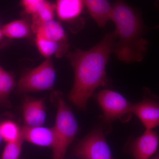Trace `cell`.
I'll list each match as a JSON object with an SVG mask.
<instances>
[{
	"instance_id": "cell-23",
	"label": "cell",
	"mask_w": 159,
	"mask_h": 159,
	"mask_svg": "<svg viewBox=\"0 0 159 159\" xmlns=\"http://www.w3.org/2000/svg\"><path fill=\"white\" fill-rule=\"evenodd\" d=\"M3 140L2 137V134H1V132H0V144L2 142V140Z\"/></svg>"
},
{
	"instance_id": "cell-5",
	"label": "cell",
	"mask_w": 159,
	"mask_h": 159,
	"mask_svg": "<svg viewBox=\"0 0 159 159\" xmlns=\"http://www.w3.org/2000/svg\"><path fill=\"white\" fill-rule=\"evenodd\" d=\"M72 154L80 159H114L104 134L100 129L91 132L78 142Z\"/></svg>"
},
{
	"instance_id": "cell-17",
	"label": "cell",
	"mask_w": 159,
	"mask_h": 159,
	"mask_svg": "<svg viewBox=\"0 0 159 159\" xmlns=\"http://www.w3.org/2000/svg\"><path fill=\"white\" fill-rule=\"evenodd\" d=\"M15 86L13 75L0 66V104L8 103V97Z\"/></svg>"
},
{
	"instance_id": "cell-3",
	"label": "cell",
	"mask_w": 159,
	"mask_h": 159,
	"mask_svg": "<svg viewBox=\"0 0 159 159\" xmlns=\"http://www.w3.org/2000/svg\"><path fill=\"white\" fill-rule=\"evenodd\" d=\"M57 112L53 127L56 142L52 150L53 159H64L66 151L78 132V123L73 111L60 95H56Z\"/></svg>"
},
{
	"instance_id": "cell-6",
	"label": "cell",
	"mask_w": 159,
	"mask_h": 159,
	"mask_svg": "<svg viewBox=\"0 0 159 159\" xmlns=\"http://www.w3.org/2000/svg\"><path fill=\"white\" fill-rule=\"evenodd\" d=\"M97 99L103 113V119L107 123L117 119L123 120L132 113L133 104L116 92L102 90L97 94Z\"/></svg>"
},
{
	"instance_id": "cell-14",
	"label": "cell",
	"mask_w": 159,
	"mask_h": 159,
	"mask_svg": "<svg viewBox=\"0 0 159 159\" xmlns=\"http://www.w3.org/2000/svg\"><path fill=\"white\" fill-rule=\"evenodd\" d=\"M35 34L52 41L67 44L66 35L63 28L58 22L53 20L45 23Z\"/></svg>"
},
{
	"instance_id": "cell-9",
	"label": "cell",
	"mask_w": 159,
	"mask_h": 159,
	"mask_svg": "<svg viewBox=\"0 0 159 159\" xmlns=\"http://www.w3.org/2000/svg\"><path fill=\"white\" fill-rule=\"evenodd\" d=\"M20 134L24 141L34 145L50 147L52 149L55 145L56 136L53 127L25 125L21 127Z\"/></svg>"
},
{
	"instance_id": "cell-10",
	"label": "cell",
	"mask_w": 159,
	"mask_h": 159,
	"mask_svg": "<svg viewBox=\"0 0 159 159\" xmlns=\"http://www.w3.org/2000/svg\"><path fill=\"white\" fill-rule=\"evenodd\" d=\"M45 105L43 99L26 97L23 104V117L25 125L42 126L45 121Z\"/></svg>"
},
{
	"instance_id": "cell-19",
	"label": "cell",
	"mask_w": 159,
	"mask_h": 159,
	"mask_svg": "<svg viewBox=\"0 0 159 159\" xmlns=\"http://www.w3.org/2000/svg\"><path fill=\"white\" fill-rule=\"evenodd\" d=\"M24 140L21 135L13 142H7L0 159H19Z\"/></svg>"
},
{
	"instance_id": "cell-22",
	"label": "cell",
	"mask_w": 159,
	"mask_h": 159,
	"mask_svg": "<svg viewBox=\"0 0 159 159\" xmlns=\"http://www.w3.org/2000/svg\"><path fill=\"white\" fill-rule=\"evenodd\" d=\"M3 35L2 32V28H1V27H0V40L2 39Z\"/></svg>"
},
{
	"instance_id": "cell-8",
	"label": "cell",
	"mask_w": 159,
	"mask_h": 159,
	"mask_svg": "<svg viewBox=\"0 0 159 159\" xmlns=\"http://www.w3.org/2000/svg\"><path fill=\"white\" fill-rule=\"evenodd\" d=\"M157 134L152 129H145L133 142L131 153L135 159H150L156 152L159 145Z\"/></svg>"
},
{
	"instance_id": "cell-12",
	"label": "cell",
	"mask_w": 159,
	"mask_h": 159,
	"mask_svg": "<svg viewBox=\"0 0 159 159\" xmlns=\"http://www.w3.org/2000/svg\"><path fill=\"white\" fill-rule=\"evenodd\" d=\"M55 6L57 17L66 22L77 19L85 6L83 0H57Z\"/></svg>"
},
{
	"instance_id": "cell-1",
	"label": "cell",
	"mask_w": 159,
	"mask_h": 159,
	"mask_svg": "<svg viewBox=\"0 0 159 159\" xmlns=\"http://www.w3.org/2000/svg\"><path fill=\"white\" fill-rule=\"evenodd\" d=\"M115 40L114 32H109L92 48L77 50L68 54L74 73V83L68 99L77 108L85 109L94 91L106 84V68Z\"/></svg>"
},
{
	"instance_id": "cell-13",
	"label": "cell",
	"mask_w": 159,
	"mask_h": 159,
	"mask_svg": "<svg viewBox=\"0 0 159 159\" xmlns=\"http://www.w3.org/2000/svg\"><path fill=\"white\" fill-rule=\"evenodd\" d=\"M55 11V4L45 0L37 11L31 15V31L36 33L38 29L45 23L53 20Z\"/></svg>"
},
{
	"instance_id": "cell-7",
	"label": "cell",
	"mask_w": 159,
	"mask_h": 159,
	"mask_svg": "<svg viewBox=\"0 0 159 159\" xmlns=\"http://www.w3.org/2000/svg\"><path fill=\"white\" fill-rule=\"evenodd\" d=\"M132 113L142 122L146 129L159 125V99L151 95H145L142 101L133 104Z\"/></svg>"
},
{
	"instance_id": "cell-11",
	"label": "cell",
	"mask_w": 159,
	"mask_h": 159,
	"mask_svg": "<svg viewBox=\"0 0 159 159\" xmlns=\"http://www.w3.org/2000/svg\"><path fill=\"white\" fill-rule=\"evenodd\" d=\"M91 17L100 27L111 20V5L108 0H83Z\"/></svg>"
},
{
	"instance_id": "cell-4",
	"label": "cell",
	"mask_w": 159,
	"mask_h": 159,
	"mask_svg": "<svg viewBox=\"0 0 159 159\" xmlns=\"http://www.w3.org/2000/svg\"><path fill=\"white\" fill-rule=\"evenodd\" d=\"M56 71L52 61L47 58L35 68L22 74L17 84L18 93L50 90L54 88Z\"/></svg>"
},
{
	"instance_id": "cell-2",
	"label": "cell",
	"mask_w": 159,
	"mask_h": 159,
	"mask_svg": "<svg viewBox=\"0 0 159 159\" xmlns=\"http://www.w3.org/2000/svg\"><path fill=\"white\" fill-rule=\"evenodd\" d=\"M111 6V20L116 27L113 53L123 62L141 61L148 43L144 37L145 27L140 11L123 0H116Z\"/></svg>"
},
{
	"instance_id": "cell-16",
	"label": "cell",
	"mask_w": 159,
	"mask_h": 159,
	"mask_svg": "<svg viewBox=\"0 0 159 159\" xmlns=\"http://www.w3.org/2000/svg\"><path fill=\"white\" fill-rule=\"evenodd\" d=\"M31 30V27L25 20L13 21L6 24L2 28L3 35L11 39L29 37Z\"/></svg>"
},
{
	"instance_id": "cell-15",
	"label": "cell",
	"mask_w": 159,
	"mask_h": 159,
	"mask_svg": "<svg viewBox=\"0 0 159 159\" xmlns=\"http://www.w3.org/2000/svg\"><path fill=\"white\" fill-rule=\"evenodd\" d=\"M36 44L40 54L46 58L54 54L61 55L67 49L68 44L61 43L52 41L36 34Z\"/></svg>"
},
{
	"instance_id": "cell-18",
	"label": "cell",
	"mask_w": 159,
	"mask_h": 159,
	"mask_svg": "<svg viewBox=\"0 0 159 159\" xmlns=\"http://www.w3.org/2000/svg\"><path fill=\"white\" fill-rule=\"evenodd\" d=\"M21 127L16 123L7 120L0 123V132L3 140L6 142L16 141L20 136Z\"/></svg>"
},
{
	"instance_id": "cell-20",
	"label": "cell",
	"mask_w": 159,
	"mask_h": 159,
	"mask_svg": "<svg viewBox=\"0 0 159 159\" xmlns=\"http://www.w3.org/2000/svg\"><path fill=\"white\" fill-rule=\"evenodd\" d=\"M45 0H20V4L27 14L34 13Z\"/></svg>"
},
{
	"instance_id": "cell-21",
	"label": "cell",
	"mask_w": 159,
	"mask_h": 159,
	"mask_svg": "<svg viewBox=\"0 0 159 159\" xmlns=\"http://www.w3.org/2000/svg\"><path fill=\"white\" fill-rule=\"evenodd\" d=\"M150 159H159V152L152 157Z\"/></svg>"
}]
</instances>
